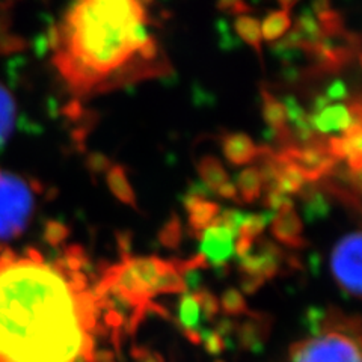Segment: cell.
I'll return each mask as SVG.
<instances>
[{
  "label": "cell",
  "instance_id": "cell-1",
  "mask_svg": "<svg viewBox=\"0 0 362 362\" xmlns=\"http://www.w3.org/2000/svg\"><path fill=\"white\" fill-rule=\"evenodd\" d=\"M76 249L56 262L35 249L0 255V362H81L93 354L98 291L88 288Z\"/></svg>",
  "mask_w": 362,
  "mask_h": 362
},
{
  "label": "cell",
  "instance_id": "cell-2",
  "mask_svg": "<svg viewBox=\"0 0 362 362\" xmlns=\"http://www.w3.org/2000/svg\"><path fill=\"white\" fill-rule=\"evenodd\" d=\"M54 65L76 94L93 93L139 73L134 59H157L146 30V11L138 2H81L52 30Z\"/></svg>",
  "mask_w": 362,
  "mask_h": 362
},
{
  "label": "cell",
  "instance_id": "cell-3",
  "mask_svg": "<svg viewBox=\"0 0 362 362\" xmlns=\"http://www.w3.org/2000/svg\"><path fill=\"white\" fill-rule=\"evenodd\" d=\"M115 291L126 302L148 303L163 293L185 291L181 270L158 258H126L122 264L109 269L98 293Z\"/></svg>",
  "mask_w": 362,
  "mask_h": 362
},
{
  "label": "cell",
  "instance_id": "cell-4",
  "mask_svg": "<svg viewBox=\"0 0 362 362\" xmlns=\"http://www.w3.org/2000/svg\"><path fill=\"white\" fill-rule=\"evenodd\" d=\"M33 207L35 198L28 181L0 169V239H14L25 231Z\"/></svg>",
  "mask_w": 362,
  "mask_h": 362
},
{
  "label": "cell",
  "instance_id": "cell-5",
  "mask_svg": "<svg viewBox=\"0 0 362 362\" xmlns=\"http://www.w3.org/2000/svg\"><path fill=\"white\" fill-rule=\"evenodd\" d=\"M290 362H361L359 338L343 326L329 327L294 344Z\"/></svg>",
  "mask_w": 362,
  "mask_h": 362
},
{
  "label": "cell",
  "instance_id": "cell-6",
  "mask_svg": "<svg viewBox=\"0 0 362 362\" xmlns=\"http://www.w3.org/2000/svg\"><path fill=\"white\" fill-rule=\"evenodd\" d=\"M361 234L356 231L338 242L332 254V272L349 294L359 298L361 294Z\"/></svg>",
  "mask_w": 362,
  "mask_h": 362
},
{
  "label": "cell",
  "instance_id": "cell-7",
  "mask_svg": "<svg viewBox=\"0 0 362 362\" xmlns=\"http://www.w3.org/2000/svg\"><path fill=\"white\" fill-rule=\"evenodd\" d=\"M239 213H226L223 218L214 219L202 231V255L214 264H225L233 252V237L242 223Z\"/></svg>",
  "mask_w": 362,
  "mask_h": 362
},
{
  "label": "cell",
  "instance_id": "cell-8",
  "mask_svg": "<svg viewBox=\"0 0 362 362\" xmlns=\"http://www.w3.org/2000/svg\"><path fill=\"white\" fill-rule=\"evenodd\" d=\"M298 169L303 180H317L334 166V157L320 148L290 150L281 157Z\"/></svg>",
  "mask_w": 362,
  "mask_h": 362
},
{
  "label": "cell",
  "instance_id": "cell-9",
  "mask_svg": "<svg viewBox=\"0 0 362 362\" xmlns=\"http://www.w3.org/2000/svg\"><path fill=\"white\" fill-rule=\"evenodd\" d=\"M313 124L322 133H346L359 124V105L355 109L346 105H326L315 112Z\"/></svg>",
  "mask_w": 362,
  "mask_h": 362
},
{
  "label": "cell",
  "instance_id": "cell-10",
  "mask_svg": "<svg viewBox=\"0 0 362 362\" xmlns=\"http://www.w3.org/2000/svg\"><path fill=\"white\" fill-rule=\"evenodd\" d=\"M272 233H274L278 242L290 245L293 247H300L303 245L302 221L291 206V202L278 209L276 218L272 222Z\"/></svg>",
  "mask_w": 362,
  "mask_h": 362
},
{
  "label": "cell",
  "instance_id": "cell-11",
  "mask_svg": "<svg viewBox=\"0 0 362 362\" xmlns=\"http://www.w3.org/2000/svg\"><path fill=\"white\" fill-rule=\"evenodd\" d=\"M223 153L234 165H246L252 162L259 150L249 136L243 133H231L223 139Z\"/></svg>",
  "mask_w": 362,
  "mask_h": 362
},
{
  "label": "cell",
  "instance_id": "cell-12",
  "mask_svg": "<svg viewBox=\"0 0 362 362\" xmlns=\"http://www.w3.org/2000/svg\"><path fill=\"white\" fill-rule=\"evenodd\" d=\"M186 207L189 210V222L198 235H201L202 231L218 218L219 207L214 202L206 201L202 197L192 195L186 201Z\"/></svg>",
  "mask_w": 362,
  "mask_h": 362
},
{
  "label": "cell",
  "instance_id": "cell-13",
  "mask_svg": "<svg viewBox=\"0 0 362 362\" xmlns=\"http://www.w3.org/2000/svg\"><path fill=\"white\" fill-rule=\"evenodd\" d=\"M264 180L259 169L257 168H247L239 175V180H237V194H240L242 198L246 202H254L255 199L259 198L263 190Z\"/></svg>",
  "mask_w": 362,
  "mask_h": 362
},
{
  "label": "cell",
  "instance_id": "cell-14",
  "mask_svg": "<svg viewBox=\"0 0 362 362\" xmlns=\"http://www.w3.org/2000/svg\"><path fill=\"white\" fill-rule=\"evenodd\" d=\"M107 185L112 190V194L115 195L119 201H122L127 206H136V197L134 192L129 183V178L126 175V171L121 166H110L107 171Z\"/></svg>",
  "mask_w": 362,
  "mask_h": 362
},
{
  "label": "cell",
  "instance_id": "cell-15",
  "mask_svg": "<svg viewBox=\"0 0 362 362\" xmlns=\"http://www.w3.org/2000/svg\"><path fill=\"white\" fill-rule=\"evenodd\" d=\"M198 171L202 178L204 183H206L211 190H219L223 185L230 183L228 175H226L222 163L211 156L202 157V160L198 165Z\"/></svg>",
  "mask_w": 362,
  "mask_h": 362
},
{
  "label": "cell",
  "instance_id": "cell-16",
  "mask_svg": "<svg viewBox=\"0 0 362 362\" xmlns=\"http://www.w3.org/2000/svg\"><path fill=\"white\" fill-rule=\"evenodd\" d=\"M16 121V101L13 94L0 83V145H4L13 132Z\"/></svg>",
  "mask_w": 362,
  "mask_h": 362
},
{
  "label": "cell",
  "instance_id": "cell-17",
  "mask_svg": "<svg viewBox=\"0 0 362 362\" xmlns=\"http://www.w3.org/2000/svg\"><path fill=\"white\" fill-rule=\"evenodd\" d=\"M291 21L288 11H276V13H272L264 21L263 25H259L262 28V37L267 41H275L281 38L284 33L290 29Z\"/></svg>",
  "mask_w": 362,
  "mask_h": 362
},
{
  "label": "cell",
  "instance_id": "cell-18",
  "mask_svg": "<svg viewBox=\"0 0 362 362\" xmlns=\"http://www.w3.org/2000/svg\"><path fill=\"white\" fill-rule=\"evenodd\" d=\"M235 30L242 37V40L249 45H252V47L257 50V53L259 54V52H262V40H263L259 21L252 17L242 16L235 20Z\"/></svg>",
  "mask_w": 362,
  "mask_h": 362
},
{
  "label": "cell",
  "instance_id": "cell-19",
  "mask_svg": "<svg viewBox=\"0 0 362 362\" xmlns=\"http://www.w3.org/2000/svg\"><path fill=\"white\" fill-rule=\"evenodd\" d=\"M23 47H25V42L11 32L9 18L5 11L0 9V56L21 50Z\"/></svg>",
  "mask_w": 362,
  "mask_h": 362
},
{
  "label": "cell",
  "instance_id": "cell-20",
  "mask_svg": "<svg viewBox=\"0 0 362 362\" xmlns=\"http://www.w3.org/2000/svg\"><path fill=\"white\" fill-rule=\"evenodd\" d=\"M264 117L266 121L270 124L275 130H282L286 127L288 119V110L287 107L279 103L272 95H264Z\"/></svg>",
  "mask_w": 362,
  "mask_h": 362
},
{
  "label": "cell",
  "instance_id": "cell-21",
  "mask_svg": "<svg viewBox=\"0 0 362 362\" xmlns=\"http://www.w3.org/2000/svg\"><path fill=\"white\" fill-rule=\"evenodd\" d=\"M222 307L226 313L230 314H239L246 310V303L243 300V296L240 291H237L234 288L225 291L222 296Z\"/></svg>",
  "mask_w": 362,
  "mask_h": 362
},
{
  "label": "cell",
  "instance_id": "cell-22",
  "mask_svg": "<svg viewBox=\"0 0 362 362\" xmlns=\"http://www.w3.org/2000/svg\"><path fill=\"white\" fill-rule=\"evenodd\" d=\"M44 235H45V239L49 240L50 245H59L66 239L68 228L61 222L52 221L47 223V228H45Z\"/></svg>",
  "mask_w": 362,
  "mask_h": 362
},
{
  "label": "cell",
  "instance_id": "cell-23",
  "mask_svg": "<svg viewBox=\"0 0 362 362\" xmlns=\"http://www.w3.org/2000/svg\"><path fill=\"white\" fill-rule=\"evenodd\" d=\"M180 230H181V228H180L178 221H177V219H173L171 222H169V223L165 226L162 234H160L162 243H163L165 246H169V247H175V246L178 245V240H180V234H181Z\"/></svg>",
  "mask_w": 362,
  "mask_h": 362
},
{
  "label": "cell",
  "instance_id": "cell-24",
  "mask_svg": "<svg viewBox=\"0 0 362 362\" xmlns=\"http://www.w3.org/2000/svg\"><path fill=\"white\" fill-rule=\"evenodd\" d=\"M198 315V302L195 296H187L183 300V307H181V317L187 325H192L197 320Z\"/></svg>",
  "mask_w": 362,
  "mask_h": 362
},
{
  "label": "cell",
  "instance_id": "cell-25",
  "mask_svg": "<svg viewBox=\"0 0 362 362\" xmlns=\"http://www.w3.org/2000/svg\"><path fill=\"white\" fill-rule=\"evenodd\" d=\"M88 165L90 169H94V171H105V169L106 171H109V168H110V163L107 158L105 156H100V154L90 156L88 160Z\"/></svg>",
  "mask_w": 362,
  "mask_h": 362
},
{
  "label": "cell",
  "instance_id": "cell-26",
  "mask_svg": "<svg viewBox=\"0 0 362 362\" xmlns=\"http://www.w3.org/2000/svg\"><path fill=\"white\" fill-rule=\"evenodd\" d=\"M218 194H219L221 197H223V198L235 199V198H237V189H235V185H233L231 181H230V183L223 185V186L218 190Z\"/></svg>",
  "mask_w": 362,
  "mask_h": 362
}]
</instances>
